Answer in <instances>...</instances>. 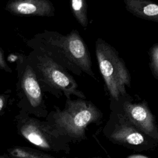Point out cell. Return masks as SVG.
<instances>
[{
    "label": "cell",
    "instance_id": "1",
    "mask_svg": "<svg viewBox=\"0 0 158 158\" xmlns=\"http://www.w3.org/2000/svg\"><path fill=\"white\" fill-rule=\"evenodd\" d=\"M34 51L40 52L55 63L76 75L85 73L95 78L87 46L77 30L67 35L44 30L30 42Z\"/></svg>",
    "mask_w": 158,
    "mask_h": 158
},
{
    "label": "cell",
    "instance_id": "2",
    "mask_svg": "<svg viewBox=\"0 0 158 158\" xmlns=\"http://www.w3.org/2000/svg\"><path fill=\"white\" fill-rule=\"evenodd\" d=\"M100 110L90 101L83 99H67L62 110L56 107L51 112L46 122L59 136L69 142L85 139V130L92 123L98 122Z\"/></svg>",
    "mask_w": 158,
    "mask_h": 158
},
{
    "label": "cell",
    "instance_id": "3",
    "mask_svg": "<svg viewBox=\"0 0 158 158\" xmlns=\"http://www.w3.org/2000/svg\"><path fill=\"white\" fill-rule=\"evenodd\" d=\"M28 64L35 72L41 89L56 97L64 94L67 99L72 95L85 99V94L67 70L44 55L35 51L30 56Z\"/></svg>",
    "mask_w": 158,
    "mask_h": 158
},
{
    "label": "cell",
    "instance_id": "4",
    "mask_svg": "<svg viewBox=\"0 0 158 158\" xmlns=\"http://www.w3.org/2000/svg\"><path fill=\"white\" fill-rule=\"evenodd\" d=\"M95 51L99 69L108 92L112 100L117 101L127 94L126 88L131 85L130 72L117 51L102 38L97 39Z\"/></svg>",
    "mask_w": 158,
    "mask_h": 158
},
{
    "label": "cell",
    "instance_id": "5",
    "mask_svg": "<svg viewBox=\"0 0 158 158\" xmlns=\"http://www.w3.org/2000/svg\"><path fill=\"white\" fill-rule=\"evenodd\" d=\"M104 131L112 142L135 151L153 149L157 143V141L138 130L114 109Z\"/></svg>",
    "mask_w": 158,
    "mask_h": 158
},
{
    "label": "cell",
    "instance_id": "6",
    "mask_svg": "<svg viewBox=\"0 0 158 158\" xmlns=\"http://www.w3.org/2000/svg\"><path fill=\"white\" fill-rule=\"evenodd\" d=\"M19 130L26 139L41 149L66 152L70 151L69 143L56 134L46 122L26 118L20 122Z\"/></svg>",
    "mask_w": 158,
    "mask_h": 158
},
{
    "label": "cell",
    "instance_id": "7",
    "mask_svg": "<svg viewBox=\"0 0 158 158\" xmlns=\"http://www.w3.org/2000/svg\"><path fill=\"white\" fill-rule=\"evenodd\" d=\"M117 107L114 110L120 112L136 128L158 141V130L154 115L145 101L133 102L127 94L118 101H112Z\"/></svg>",
    "mask_w": 158,
    "mask_h": 158
},
{
    "label": "cell",
    "instance_id": "8",
    "mask_svg": "<svg viewBox=\"0 0 158 158\" xmlns=\"http://www.w3.org/2000/svg\"><path fill=\"white\" fill-rule=\"evenodd\" d=\"M6 9L15 15H30L51 17L55 15V8L49 0H10Z\"/></svg>",
    "mask_w": 158,
    "mask_h": 158
},
{
    "label": "cell",
    "instance_id": "9",
    "mask_svg": "<svg viewBox=\"0 0 158 158\" xmlns=\"http://www.w3.org/2000/svg\"><path fill=\"white\" fill-rule=\"evenodd\" d=\"M20 85L30 105L38 109L43 105L42 89L32 68L27 62L22 73Z\"/></svg>",
    "mask_w": 158,
    "mask_h": 158
},
{
    "label": "cell",
    "instance_id": "10",
    "mask_svg": "<svg viewBox=\"0 0 158 158\" xmlns=\"http://www.w3.org/2000/svg\"><path fill=\"white\" fill-rule=\"evenodd\" d=\"M126 9L140 19L158 22V6L149 0H123Z\"/></svg>",
    "mask_w": 158,
    "mask_h": 158
},
{
    "label": "cell",
    "instance_id": "11",
    "mask_svg": "<svg viewBox=\"0 0 158 158\" xmlns=\"http://www.w3.org/2000/svg\"><path fill=\"white\" fill-rule=\"evenodd\" d=\"M70 4L73 15L78 22L83 27H87L88 19L86 0H70Z\"/></svg>",
    "mask_w": 158,
    "mask_h": 158
},
{
    "label": "cell",
    "instance_id": "12",
    "mask_svg": "<svg viewBox=\"0 0 158 158\" xmlns=\"http://www.w3.org/2000/svg\"><path fill=\"white\" fill-rule=\"evenodd\" d=\"M11 157L14 158H42L40 152L22 148H14L9 150Z\"/></svg>",
    "mask_w": 158,
    "mask_h": 158
},
{
    "label": "cell",
    "instance_id": "13",
    "mask_svg": "<svg viewBox=\"0 0 158 158\" xmlns=\"http://www.w3.org/2000/svg\"><path fill=\"white\" fill-rule=\"evenodd\" d=\"M149 67L153 77L158 79V43H155L149 51Z\"/></svg>",
    "mask_w": 158,
    "mask_h": 158
},
{
    "label": "cell",
    "instance_id": "14",
    "mask_svg": "<svg viewBox=\"0 0 158 158\" xmlns=\"http://www.w3.org/2000/svg\"><path fill=\"white\" fill-rule=\"evenodd\" d=\"M0 69H3V70H6V72H11V70L9 69V67L6 64V63L4 60L3 52L1 49H0Z\"/></svg>",
    "mask_w": 158,
    "mask_h": 158
},
{
    "label": "cell",
    "instance_id": "15",
    "mask_svg": "<svg viewBox=\"0 0 158 158\" xmlns=\"http://www.w3.org/2000/svg\"><path fill=\"white\" fill-rule=\"evenodd\" d=\"M127 158H149V157L141 154H133V155L128 156Z\"/></svg>",
    "mask_w": 158,
    "mask_h": 158
},
{
    "label": "cell",
    "instance_id": "16",
    "mask_svg": "<svg viewBox=\"0 0 158 158\" xmlns=\"http://www.w3.org/2000/svg\"><path fill=\"white\" fill-rule=\"evenodd\" d=\"M4 102H5L4 98L2 96H0V112L4 106Z\"/></svg>",
    "mask_w": 158,
    "mask_h": 158
},
{
    "label": "cell",
    "instance_id": "17",
    "mask_svg": "<svg viewBox=\"0 0 158 158\" xmlns=\"http://www.w3.org/2000/svg\"><path fill=\"white\" fill-rule=\"evenodd\" d=\"M42 158H57V157H52L46 154H43V157ZM91 158H101V157H91Z\"/></svg>",
    "mask_w": 158,
    "mask_h": 158
},
{
    "label": "cell",
    "instance_id": "18",
    "mask_svg": "<svg viewBox=\"0 0 158 158\" xmlns=\"http://www.w3.org/2000/svg\"><path fill=\"white\" fill-rule=\"evenodd\" d=\"M0 158H14V157L6 156H0Z\"/></svg>",
    "mask_w": 158,
    "mask_h": 158
}]
</instances>
